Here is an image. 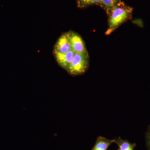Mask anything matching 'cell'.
Here are the masks:
<instances>
[{"mask_svg":"<svg viewBox=\"0 0 150 150\" xmlns=\"http://www.w3.org/2000/svg\"><path fill=\"white\" fill-rule=\"evenodd\" d=\"M53 54L59 66L67 71L72 61L75 52L71 50L64 54L56 53Z\"/></svg>","mask_w":150,"mask_h":150,"instance_id":"5b68a950","label":"cell"},{"mask_svg":"<svg viewBox=\"0 0 150 150\" xmlns=\"http://www.w3.org/2000/svg\"><path fill=\"white\" fill-rule=\"evenodd\" d=\"M114 139V143L118 146L117 150H134L137 146L135 143H130L128 140L123 139L121 137Z\"/></svg>","mask_w":150,"mask_h":150,"instance_id":"52a82bcc","label":"cell"},{"mask_svg":"<svg viewBox=\"0 0 150 150\" xmlns=\"http://www.w3.org/2000/svg\"><path fill=\"white\" fill-rule=\"evenodd\" d=\"M72 50L71 44L67 33H62L54 45L53 54H64Z\"/></svg>","mask_w":150,"mask_h":150,"instance_id":"277c9868","label":"cell"},{"mask_svg":"<svg viewBox=\"0 0 150 150\" xmlns=\"http://www.w3.org/2000/svg\"><path fill=\"white\" fill-rule=\"evenodd\" d=\"M133 8L120 1L108 13V27L105 32L107 35L111 34L121 24L132 17Z\"/></svg>","mask_w":150,"mask_h":150,"instance_id":"6da1fadb","label":"cell"},{"mask_svg":"<svg viewBox=\"0 0 150 150\" xmlns=\"http://www.w3.org/2000/svg\"><path fill=\"white\" fill-rule=\"evenodd\" d=\"M89 60L88 53H75L71 63L67 71L71 76H79L84 74L88 69Z\"/></svg>","mask_w":150,"mask_h":150,"instance_id":"7a4b0ae2","label":"cell"},{"mask_svg":"<svg viewBox=\"0 0 150 150\" xmlns=\"http://www.w3.org/2000/svg\"><path fill=\"white\" fill-rule=\"evenodd\" d=\"M72 50L75 53H88L83 39L77 33L70 30L67 32Z\"/></svg>","mask_w":150,"mask_h":150,"instance_id":"3957f363","label":"cell"},{"mask_svg":"<svg viewBox=\"0 0 150 150\" xmlns=\"http://www.w3.org/2000/svg\"><path fill=\"white\" fill-rule=\"evenodd\" d=\"M115 139H108L104 137H99L97 139L94 146L91 150H107L114 143Z\"/></svg>","mask_w":150,"mask_h":150,"instance_id":"8992f818","label":"cell"},{"mask_svg":"<svg viewBox=\"0 0 150 150\" xmlns=\"http://www.w3.org/2000/svg\"><path fill=\"white\" fill-rule=\"evenodd\" d=\"M100 7L103 8L106 11L107 14L110 10L121 0H100Z\"/></svg>","mask_w":150,"mask_h":150,"instance_id":"ba28073f","label":"cell"},{"mask_svg":"<svg viewBox=\"0 0 150 150\" xmlns=\"http://www.w3.org/2000/svg\"><path fill=\"white\" fill-rule=\"evenodd\" d=\"M146 144L148 150H150V124L148 126L145 135Z\"/></svg>","mask_w":150,"mask_h":150,"instance_id":"30bf717a","label":"cell"},{"mask_svg":"<svg viewBox=\"0 0 150 150\" xmlns=\"http://www.w3.org/2000/svg\"><path fill=\"white\" fill-rule=\"evenodd\" d=\"M77 6L79 8H84L89 6L98 5L100 6V0H76Z\"/></svg>","mask_w":150,"mask_h":150,"instance_id":"9c48e42d","label":"cell"}]
</instances>
